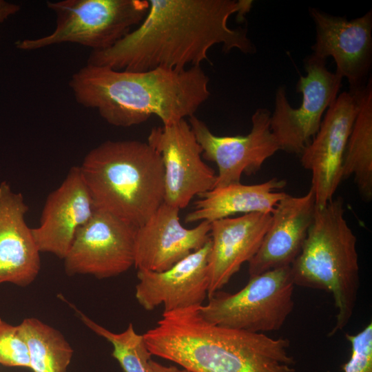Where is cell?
<instances>
[{
    "label": "cell",
    "instance_id": "1",
    "mask_svg": "<svg viewBox=\"0 0 372 372\" xmlns=\"http://www.w3.org/2000/svg\"><path fill=\"white\" fill-rule=\"evenodd\" d=\"M149 8L134 30L109 48L92 51L87 63L119 71L145 72L158 68L183 70L200 66L208 52L222 44L249 54L256 47L247 29L230 28L237 13L242 21L250 0H148Z\"/></svg>",
    "mask_w": 372,
    "mask_h": 372
},
{
    "label": "cell",
    "instance_id": "2",
    "mask_svg": "<svg viewBox=\"0 0 372 372\" xmlns=\"http://www.w3.org/2000/svg\"><path fill=\"white\" fill-rule=\"evenodd\" d=\"M209 82L201 66L127 72L87 63L72 75L69 87L77 103L126 127L153 115L163 125L194 116L210 96Z\"/></svg>",
    "mask_w": 372,
    "mask_h": 372
},
{
    "label": "cell",
    "instance_id": "3",
    "mask_svg": "<svg viewBox=\"0 0 372 372\" xmlns=\"http://www.w3.org/2000/svg\"><path fill=\"white\" fill-rule=\"evenodd\" d=\"M200 307L163 312L143 334L151 354L194 372H295L289 340L212 324Z\"/></svg>",
    "mask_w": 372,
    "mask_h": 372
},
{
    "label": "cell",
    "instance_id": "4",
    "mask_svg": "<svg viewBox=\"0 0 372 372\" xmlns=\"http://www.w3.org/2000/svg\"><path fill=\"white\" fill-rule=\"evenodd\" d=\"M96 209L139 227L163 203L161 155L138 140H107L91 149L79 167Z\"/></svg>",
    "mask_w": 372,
    "mask_h": 372
},
{
    "label": "cell",
    "instance_id": "5",
    "mask_svg": "<svg viewBox=\"0 0 372 372\" xmlns=\"http://www.w3.org/2000/svg\"><path fill=\"white\" fill-rule=\"evenodd\" d=\"M357 238L344 218L342 198L316 207L302 249L291 265L295 285L325 290L333 298L337 313L333 336L350 321L360 287Z\"/></svg>",
    "mask_w": 372,
    "mask_h": 372
},
{
    "label": "cell",
    "instance_id": "6",
    "mask_svg": "<svg viewBox=\"0 0 372 372\" xmlns=\"http://www.w3.org/2000/svg\"><path fill=\"white\" fill-rule=\"evenodd\" d=\"M55 15L53 32L48 35L15 42L17 49L37 50L72 43L103 50L110 48L138 25L149 8L148 0L48 1Z\"/></svg>",
    "mask_w": 372,
    "mask_h": 372
},
{
    "label": "cell",
    "instance_id": "7",
    "mask_svg": "<svg viewBox=\"0 0 372 372\" xmlns=\"http://www.w3.org/2000/svg\"><path fill=\"white\" fill-rule=\"evenodd\" d=\"M295 284L290 266L249 277L234 293L217 291L201 305L207 322L219 327L251 333L278 331L294 307Z\"/></svg>",
    "mask_w": 372,
    "mask_h": 372
},
{
    "label": "cell",
    "instance_id": "8",
    "mask_svg": "<svg viewBox=\"0 0 372 372\" xmlns=\"http://www.w3.org/2000/svg\"><path fill=\"white\" fill-rule=\"evenodd\" d=\"M306 76H300L296 90L302 99L293 108L285 86L276 92L274 110L271 113L270 129L280 149L301 154L316 135L324 112L338 96L342 79L326 66V59L312 54L304 59Z\"/></svg>",
    "mask_w": 372,
    "mask_h": 372
},
{
    "label": "cell",
    "instance_id": "9",
    "mask_svg": "<svg viewBox=\"0 0 372 372\" xmlns=\"http://www.w3.org/2000/svg\"><path fill=\"white\" fill-rule=\"evenodd\" d=\"M137 227L96 209L77 231L64 260L68 276L108 278L134 265Z\"/></svg>",
    "mask_w": 372,
    "mask_h": 372
},
{
    "label": "cell",
    "instance_id": "10",
    "mask_svg": "<svg viewBox=\"0 0 372 372\" xmlns=\"http://www.w3.org/2000/svg\"><path fill=\"white\" fill-rule=\"evenodd\" d=\"M147 142L163 161L164 203L182 209L194 196L215 187L216 174L203 161L202 148L185 119L153 127Z\"/></svg>",
    "mask_w": 372,
    "mask_h": 372
},
{
    "label": "cell",
    "instance_id": "11",
    "mask_svg": "<svg viewBox=\"0 0 372 372\" xmlns=\"http://www.w3.org/2000/svg\"><path fill=\"white\" fill-rule=\"evenodd\" d=\"M271 112L258 108L251 116V129L245 136H217L195 115L188 123L200 144L205 159L218 167L215 187L240 183L243 174L260 170L265 161L280 150L270 129Z\"/></svg>",
    "mask_w": 372,
    "mask_h": 372
},
{
    "label": "cell",
    "instance_id": "12",
    "mask_svg": "<svg viewBox=\"0 0 372 372\" xmlns=\"http://www.w3.org/2000/svg\"><path fill=\"white\" fill-rule=\"evenodd\" d=\"M362 90L344 92L337 96L327 110L316 135L300 154L302 167L311 172L310 189L318 207L333 198L342 180L343 157Z\"/></svg>",
    "mask_w": 372,
    "mask_h": 372
},
{
    "label": "cell",
    "instance_id": "13",
    "mask_svg": "<svg viewBox=\"0 0 372 372\" xmlns=\"http://www.w3.org/2000/svg\"><path fill=\"white\" fill-rule=\"evenodd\" d=\"M316 25L312 54L327 59L331 56L335 73L347 79L349 91L360 92L369 78L372 61V11L348 20L310 8Z\"/></svg>",
    "mask_w": 372,
    "mask_h": 372
},
{
    "label": "cell",
    "instance_id": "14",
    "mask_svg": "<svg viewBox=\"0 0 372 372\" xmlns=\"http://www.w3.org/2000/svg\"><path fill=\"white\" fill-rule=\"evenodd\" d=\"M179 211L163 202L137 227L134 266L138 270H167L210 240L209 222L185 228L180 222Z\"/></svg>",
    "mask_w": 372,
    "mask_h": 372
},
{
    "label": "cell",
    "instance_id": "15",
    "mask_svg": "<svg viewBox=\"0 0 372 372\" xmlns=\"http://www.w3.org/2000/svg\"><path fill=\"white\" fill-rule=\"evenodd\" d=\"M211 239L167 270H138L135 297L145 310L163 305L164 311L200 307L207 296V263Z\"/></svg>",
    "mask_w": 372,
    "mask_h": 372
},
{
    "label": "cell",
    "instance_id": "16",
    "mask_svg": "<svg viewBox=\"0 0 372 372\" xmlns=\"http://www.w3.org/2000/svg\"><path fill=\"white\" fill-rule=\"evenodd\" d=\"M95 209L80 167H72L59 187L48 196L39 225L32 228L39 251L63 260L77 231Z\"/></svg>",
    "mask_w": 372,
    "mask_h": 372
},
{
    "label": "cell",
    "instance_id": "17",
    "mask_svg": "<svg viewBox=\"0 0 372 372\" xmlns=\"http://www.w3.org/2000/svg\"><path fill=\"white\" fill-rule=\"evenodd\" d=\"M271 220V214L250 213L210 223L208 298L227 284L241 266L254 256Z\"/></svg>",
    "mask_w": 372,
    "mask_h": 372
},
{
    "label": "cell",
    "instance_id": "18",
    "mask_svg": "<svg viewBox=\"0 0 372 372\" xmlns=\"http://www.w3.org/2000/svg\"><path fill=\"white\" fill-rule=\"evenodd\" d=\"M313 191L301 196L286 194L276 205L262 242L249 261L252 277L269 270L291 266L299 254L316 211Z\"/></svg>",
    "mask_w": 372,
    "mask_h": 372
},
{
    "label": "cell",
    "instance_id": "19",
    "mask_svg": "<svg viewBox=\"0 0 372 372\" xmlns=\"http://www.w3.org/2000/svg\"><path fill=\"white\" fill-rule=\"evenodd\" d=\"M28 209L21 193L0 184V285L27 287L39 273L41 252L25 219Z\"/></svg>",
    "mask_w": 372,
    "mask_h": 372
},
{
    "label": "cell",
    "instance_id": "20",
    "mask_svg": "<svg viewBox=\"0 0 372 372\" xmlns=\"http://www.w3.org/2000/svg\"><path fill=\"white\" fill-rule=\"evenodd\" d=\"M286 182L276 178L256 185L240 183L213 189L199 196L194 207L185 218L186 223L203 220L211 223L236 214H271L277 203L287 194L276 192Z\"/></svg>",
    "mask_w": 372,
    "mask_h": 372
},
{
    "label": "cell",
    "instance_id": "21",
    "mask_svg": "<svg viewBox=\"0 0 372 372\" xmlns=\"http://www.w3.org/2000/svg\"><path fill=\"white\" fill-rule=\"evenodd\" d=\"M353 176L362 199H372V81L360 96L359 110L345 149L342 178Z\"/></svg>",
    "mask_w": 372,
    "mask_h": 372
},
{
    "label": "cell",
    "instance_id": "22",
    "mask_svg": "<svg viewBox=\"0 0 372 372\" xmlns=\"http://www.w3.org/2000/svg\"><path fill=\"white\" fill-rule=\"evenodd\" d=\"M30 353L33 372H66L73 349L62 333L34 318L19 324Z\"/></svg>",
    "mask_w": 372,
    "mask_h": 372
},
{
    "label": "cell",
    "instance_id": "23",
    "mask_svg": "<svg viewBox=\"0 0 372 372\" xmlns=\"http://www.w3.org/2000/svg\"><path fill=\"white\" fill-rule=\"evenodd\" d=\"M80 319L90 330L103 337L112 345V356L124 372H154L151 364V353L143 335L137 333L132 323L121 333H114L99 325L75 309Z\"/></svg>",
    "mask_w": 372,
    "mask_h": 372
},
{
    "label": "cell",
    "instance_id": "24",
    "mask_svg": "<svg viewBox=\"0 0 372 372\" xmlns=\"http://www.w3.org/2000/svg\"><path fill=\"white\" fill-rule=\"evenodd\" d=\"M0 364L6 366L30 369L27 342L19 325H12L0 318Z\"/></svg>",
    "mask_w": 372,
    "mask_h": 372
},
{
    "label": "cell",
    "instance_id": "25",
    "mask_svg": "<svg viewBox=\"0 0 372 372\" xmlns=\"http://www.w3.org/2000/svg\"><path fill=\"white\" fill-rule=\"evenodd\" d=\"M351 347V357L342 366L344 372H372V323L356 334L347 333Z\"/></svg>",
    "mask_w": 372,
    "mask_h": 372
},
{
    "label": "cell",
    "instance_id": "26",
    "mask_svg": "<svg viewBox=\"0 0 372 372\" xmlns=\"http://www.w3.org/2000/svg\"><path fill=\"white\" fill-rule=\"evenodd\" d=\"M21 10V6L15 3L0 0V25L16 14Z\"/></svg>",
    "mask_w": 372,
    "mask_h": 372
},
{
    "label": "cell",
    "instance_id": "27",
    "mask_svg": "<svg viewBox=\"0 0 372 372\" xmlns=\"http://www.w3.org/2000/svg\"><path fill=\"white\" fill-rule=\"evenodd\" d=\"M150 364L154 372H194L183 367L178 368L173 365L165 366L152 360Z\"/></svg>",
    "mask_w": 372,
    "mask_h": 372
}]
</instances>
